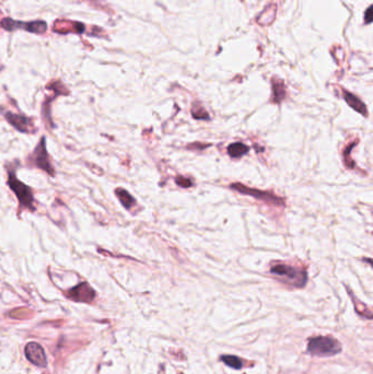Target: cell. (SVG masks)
I'll use <instances>...</instances> for the list:
<instances>
[{"label":"cell","instance_id":"cell-1","mask_svg":"<svg viewBox=\"0 0 373 374\" xmlns=\"http://www.w3.org/2000/svg\"><path fill=\"white\" fill-rule=\"evenodd\" d=\"M341 351V346L338 340L333 337L319 336L309 340L308 352L312 356L330 357L337 355Z\"/></svg>","mask_w":373,"mask_h":374},{"label":"cell","instance_id":"cell-2","mask_svg":"<svg viewBox=\"0 0 373 374\" xmlns=\"http://www.w3.org/2000/svg\"><path fill=\"white\" fill-rule=\"evenodd\" d=\"M271 274L276 275L277 277L285 278L287 282L295 284L296 287H303L307 281V274L303 270H298L297 268L282 263H277L272 265L270 268Z\"/></svg>","mask_w":373,"mask_h":374},{"label":"cell","instance_id":"cell-3","mask_svg":"<svg viewBox=\"0 0 373 374\" xmlns=\"http://www.w3.org/2000/svg\"><path fill=\"white\" fill-rule=\"evenodd\" d=\"M8 184L10 186V188H11V190L15 194V196L18 197V200L20 202L21 207L28 208V209H31V210L35 209L33 206L34 204L33 193L29 186H26L25 184L22 183V182L18 181L13 173H9Z\"/></svg>","mask_w":373,"mask_h":374},{"label":"cell","instance_id":"cell-4","mask_svg":"<svg viewBox=\"0 0 373 374\" xmlns=\"http://www.w3.org/2000/svg\"><path fill=\"white\" fill-rule=\"evenodd\" d=\"M230 188L234 189V190H238V191H240V193H242L244 195H250L252 197H254V198H256V199L270 202V204H274V205H277V206H283V204H285V201H283L282 198H279V197L269 193V191H264V190L251 188V187H246L245 185L241 184V183L231 184Z\"/></svg>","mask_w":373,"mask_h":374},{"label":"cell","instance_id":"cell-5","mask_svg":"<svg viewBox=\"0 0 373 374\" xmlns=\"http://www.w3.org/2000/svg\"><path fill=\"white\" fill-rule=\"evenodd\" d=\"M45 142H46V139L45 137H43L41 139L38 147L35 148L33 154L31 155V159H32L35 166H38L39 169L45 171L46 173H49L51 176H53L55 174V171L50 161L49 153H47L46 151Z\"/></svg>","mask_w":373,"mask_h":374},{"label":"cell","instance_id":"cell-6","mask_svg":"<svg viewBox=\"0 0 373 374\" xmlns=\"http://www.w3.org/2000/svg\"><path fill=\"white\" fill-rule=\"evenodd\" d=\"M67 298L76 301V302L90 303L96 298V292H94V290L91 288L90 284L82 282L68 291Z\"/></svg>","mask_w":373,"mask_h":374},{"label":"cell","instance_id":"cell-7","mask_svg":"<svg viewBox=\"0 0 373 374\" xmlns=\"http://www.w3.org/2000/svg\"><path fill=\"white\" fill-rule=\"evenodd\" d=\"M24 353L26 359H28L31 363H33L34 366L40 367V368H44L47 365V360H46V355L45 351L38 342L31 341L28 345L25 346Z\"/></svg>","mask_w":373,"mask_h":374},{"label":"cell","instance_id":"cell-8","mask_svg":"<svg viewBox=\"0 0 373 374\" xmlns=\"http://www.w3.org/2000/svg\"><path fill=\"white\" fill-rule=\"evenodd\" d=\"M1 27L6 30H14V29H25L30 31V32H34V33H39L42 34L44 33L46 31V23H44L43 21H36V22H29V23H23V22H15V21L11 19H3L1 22Z\"/></svg>","mask_w":373,"mask_h":374},{"label":"cell","instance_id":"cell-9","mask_svg":"<svg viewBox=\"0 0 373 374\" xmlns=\"http://www.w3.org/2000/svg\"><path fill=\"white\" fill-rule=\"evenodd\" d=\"M6 119L12 125V126L18 129L21 133H34L35 129L33 126V123L30 118L25 117L23 115H18V114L13 113H6Z\"/></svg>","mask_w":373,"mask_h":374},{"label":"cell","instance_id":"cell-10","mask_svg":"<svg viewBox=\"0 0 373 374\" xmlns=\"http://www.w3.org/2000/svg\"><path fill=\"white\" fill-rule=\"evenodd\" d=\"M343 96H344V100L346 101V103H347L350 107H353L355 111L362 114V115L368 116L367 106L365 105V103L361 102L359 97H357L356 95L353 94V93H350V92L346 91V90H344V92H343Z\"/></svg>","mask_w":373,"mask_h":374},{"label":"cell","instance_id":"cell-11","mask_svg":"<svg viewBox=\"0 0 373 374\" xmlns=\"http://www.w3.org/2000/svg\"><path fill=\"white\" fill-rule=\"evenodd\" d=\"M285 97H286L285 83H283L280 79H278V78H274V79H272L271 102L272 103H280Z\"/></svg>","mask_w":373,"mask_h":374},{"label":"cell","instance_id":"cell-12","mask_svg":"<svg viewBox=\"0 0 373 374\" xmlns=\"http://www.w3.org/2000/svg\"><path fill=\"white\" fill-rule=\"evenodd\" d=\"M249 151L248 145H245L242 142H235L231 143L228 147V153L231 158H240L242 155L246 154Z\"/></svg>","mask_w":373,"mask_h":374},{"label":"cell","instance_id":"cell-13","mask_svg":"<svg viewBox=\"0 0 373 374\" xmlns=\"http://www.w3.org/2000/svg\"><path fill=\"white\" fill-rule=\"evenodd\" d=\"M116 195L118 197L119 201L122 202V205L126 208V209H130V208L135 205V202H136L135 199L131 197V195L127 190H125L123 188H117Z\"/></svg>","mask_w":373,"mask_h":374},{"label":"cell","instance_id":"cell-14","mask_svg":"<svg viewBox=\"0 0 373 374\" xmlns=\"http://www.w3.org/2000/svg\"><path fill=\"white\" fill-rule=\"evenodd\" d=\"M221 360L228 365L229 367L233 368V369H241L243 367V363L241 361L238 357L235 356H222Z\"/></svg>","mask_w":373,"mask_h":374},{"label":"cell","instance_id":"cell-15","mask_svg":"<svg viewBox=\"0 0 373 374\" xmlns=\"http://www.w3.org/2000/svg\"><path fill=\"white\" fill-rule=\"evenodd\" d=\"M192 114H193L194 117L198 118V119H208L209 118L208 113L204 110V107L199 105V104H198V107H197L196 103L193 105Z\"/></svg>","mask_w":373,"mask_h":374},{"label":"cell","instance_id":"cell-16","mask_svg":"<svg viewBox=\"0 0 373 374\" xmlns=\"http://www.w3.org/2000/svg\"><path fill=\"white\" fill-rule=\"evenodd\" d=\"M14 312V313H18V314H10V316L11 318H14V319H24V318H28V314L30 313V311L28 309H17L12 311Z\"/></svg>","mask_w":373,"mask_h":374},{"label":"cell","instance_id":"cell-17","mask_svg":"<svg viewBox=\"0 0 373 374\" xmlns=\"http://www.w3.org/2000/svg\"><path fill=\"white\" fill-rule=\"evenodd\" d=\"M175 182L178 186L184 187V188H188V187H191L193 185L191 180L183 178V176H177V178L175 179Z\"/></svg>","mask_w":373,"mask_h":374},{"label":"cell","instance_id":"cell-18","mask_svg":"<svg viewBox=\"0 0 373 374\" xmlns=\"http://www.w3.org/2000/svg\"><path fill=\"white\" fill-rule=\"evenodd\" d=\"M371 12H372V7L370 6L369 8H368V10H367V13H366V18H367V20H366V22H367V23H370V22H371V21H372V17H371Z\"/></svg>","mask_w":373,"mask_h":374}]
</instances>
